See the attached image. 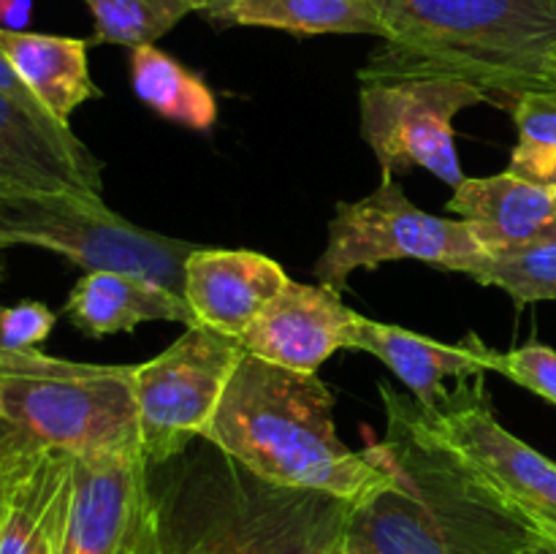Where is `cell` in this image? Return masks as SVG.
<instances>
[{
  "label": "cell",
  "mask_w": 556,
  "mask_h": 554,
  "mask_svg": "<svg viewBox=\"0 0 556 554\" xmlns=\"http://www.w3.org/2000/svg\"><path fill=\"white\" fill-rule=\"evenodd\" d=\"M0 49L27 90L58 123L68 125L71 114L81 103L101 98V90L90 76V60H87L90 41L85 38L0 27Z\"/></svg>",
  "instance_id": "19"
},
{
  "label": "cell",
  "mask_w": 556,
  "mask_h": 554,
  "mask_svg": "<svg viewBox=\"0 0 556 554\" xmlns=\"http://www.w3.org/2000/svg\"><path fill=\"white\" fill-rule=\"evenodd\" d=\"M220 25L271 27L293 36H375L389 38V27L369 0H237Z\"/></svg>",
  "instance_id": "20"
},
{
  "label": "cell",
  "mask_w": 556,
  "mask_h": 554,
  "mask_svg": "<svg viewBox=\"0 0 556 554\" xmlns=\"http://www.w3.org/2000/svg\"><path fill=\"white\" fill-rule=\"evenodd\" d=\"M74 500V456L41 445L5 500L0 554H60Z\"/></svg>",
  "instance_id": "17"
},
{
  "label": "cell",
  "mask_w": 556,
  "mask_h": 554,
  "mask_svg": "<svg viewBox=\"0 0 556 554\" xmlns=\"http://www.w3.org/2000/svg\"><path fill=\"white\" fill-rule=\"evenodd\" d=\"M416 413L427 432L448 445L543 541L556 543V462L500 424L483 375L456 380L440 405L416 402Z\"/></svg>",
  "instance_id": "9"
},
{
  "label": "cell",
  "mask_w": 556,
  "mask_h": 554,
  "mask_svg": "<svg viewBox=\"0 0 556 554\" xmlns=\"http://www.w3.org/2000/svg\"><path fill=\"white\" fill-rule=\"evenodd\" d=\"M275 487L364 505L396 481L383 443L348 449L334 427V394L318 375L244 353L204 438Z\"/></svg>",
  "instance_id": "2"
},
{
  "label": "cell",
  "mask_w": 556,
  "mask_h": 554,
  "mask_svg": "<svg viewBox=\"0 0 556 554\" xmlns=\"http://www.w3.org/2000/svg\"><path fill=\"white\" fill-rule=\"evenodd\" d=\"M519 554H556V543H552V541H535L532 543L530 549H525V552H519Z\"/></svg>",
  "instance_id": "33"
},
{
  "label": "cell",
  "mask_w": 556,
  "mask_h": 554,
  "mask_svg": "<svg viewBox=\"0 0 556 554\" xmlns=\"http://www.w3.org/2000/svg\"><path fill=\"white\" fill-rule=\"evenodd\" d=\"M0 416L71 456L141 449L134 367L68 362L30 351L0 353Z\"/></svg>",
  "instance_id": "5"
},
{
  "label": "cell",
  "mask_w": 556,
  "mask_h": 554,
  "mask_svg": "<svg viewBox=\"0 0 556 554\" xmlns=\"http://www.w3.org/2000/svg\"><path fill=\"white\" fill-rule=\"evenodd\" d=\"M63 315L87 337L130 331L147 320H177L195 326L182 293L128 272H85L68 299Z\"/></svg>",
  "instance_id": "18"
},
{
  "label": "cell",
  "mask_w": 556,
  "mask_h": 554,
  "mask_svg": "<svg viewBox=\"0 0 556 554\" xmlns=\"http://www.w3.org/2000/svg\"><path fill=\"white\" fill-rule=\"evenodd\" d=\"M483 255L465 221L424 212L407 199L400 182L383 179L364 199L337 204L326 248L313 272L320 286L342 291L356 269H378L391 261H424L465 275Z\"/></svg>",
  "instance_id": "7"
},
{
  "label": "cell",
  "mask_w": 556,
  "mask_h": 554,
  "mask_svg": "<svg viewBox=\"0 0 556 554\" xmlns=\"http://www.w3.org/2000/svg\"><path fill=\"white\" fill-rule=\"evenodd\" d=\"M0 244L52 250L85 272H128L182 293L185 261L199 244L134 226L103 199L0 193Z\"/></svg>",
  "instance_id": "6"
},
{
  "label": "cell",
  "mask_w": 556,
  "mask_h": 554,
  "mask_svg": "<svg viewBox=\"0 0 556 554\" xmlns=\"http://www.w3.org/2000/svg\"><path fill=\"white\" fill-rule=\"evenodd\" d=\"M0 92H5V96L14 98L16 103H22L25 109H30L33 114H41V117L54 119L52 114L41 106V101H38V98L27 90V85L20 79V74H16L14 65L9 63V58H5L3 49H0Z\"/></svg>",
  "instance_id": "28"
},
{
  "label": "cell",
  "mask_w": 556,
  "mask_h": 554,
  "mask_svg": "<svg viewBox=\"0 0 556 554\" xmlns=\"http://www.w3.org/2000/svg\"><path fill=\"white\" fill-rule=\"evenodd\" d=\"M288 280L291 277L275 259L255 250L195 248L185 261L182 297L195 326L242 340Z\"/></svg>",
  "instance_id": "14"
},
{
  "label": "cell",
  "mask_w": 556,
  "mask_h": 554,
  "mask_svg": "<svg viewBox=\"0 0 556 554\" xmlns=\"http://www.w3.org/2000/svg\"><path fill=\"white\" fill-rule=\"evenodd\" d=\"M96 33L90 43L141 47L155 43L193 11H204L206 0H85Z\"/></svg>",
  "instance_id": "22"
},
{
  "label": "cell",
  "mask_w": 556,
  "mask_h": 554,
  "mask_svg": "<svg viewBox=\"0 0 556 554\" xmlns=\"http://www.w3.org/2000/svg\"><path fill=\"white\" fill-rule=\"evenodd\" d=\"M383 445L396 481L353 505L348 546L358 554H519L541 541L448 445L427 432L416 400L380 383Z\"/></svg>",
  "instance_id": "1"
},
{
  "label": "cell",
  "mask_w": 556,
  "mask_h": 554,
  "mask_svg": "<svg viewBox=\"0 0 556 554\" xmlns=\"http://www.w3.org/2000/svg\"><path fill=\"white\" fill-rule=\"evenodd\" d=\"M38 449H41L38 440H33L25 429H20L9 418L0 416V521H3L5 500H9L16 476H20L22 467L27 465V459Z\"/></svg>",
  "instance_id": "27"
},
{
  "label": "cell",
  "mask_w": 556,
  "mask_h": 554,
  "mask_svg": "<svg viewBox=\"0 0 556 554\" xmlns=\"http://www.w3.org/2000/svg\"><path fill=\"white\" fill-rule=\"evenodd\" d=\"M157 516L144 451L74 456V500L60 554H125Z\"/></svg>",
  "instance_id": "11"
},
{
  "label": "cell",
  "mask_w": 556,
  "mask_h": 554,
  "mask_svg": "<svg viewBox=\"0 0 556 554\" xmlns=\"http://www.w3.org/2000/svg\"><path fill=\"white\" fill-rule=\"evenodd\" d=\"M543 90H556V47H554L552 58H548V65H546V81H543Z\"/></svg>",
  "instance_id": "32"
},
{
  "label": "cell",
  "mask_w": 556,
  "mask_h": 554,
  "mask_svg": "<svg viewBox=\"0 0 556 554\" xmlns=\"http://www.w3.org/2000/svg\"><path fill=\"white\" fill-rule=\"evenodd\" d=\"M242 342L206 326H188L155 358L134 367L141 451L166 465L204 438L226 386L244 358Z\"/></svg>",
  "instance_id": "10"
},
{
  "label": "cell",
  "mask_w": 556,
  "mask_h": 554,
  "mask_svg": "<svg viewBox=\"0 0 556 554\" xmlns=\"http://www.w3.org/2000/svg\"><path fill=\"white\" fill-rule=\"evenodd\" d=\"M58 315L41 302H22L0 307V353L30 351L52 335Z\"/></svg>",
  "instance_id": "26"
},
{
  "label": "cell",
  "mask_w": 556,
  "mask_h": 554,
  "mask_svg": "<svg viewBox=\"0 0 556 554\" xmlns=\"http://www.w3.org/2000/svg\"><path fill=\"white\" fill-rule=\"evenodd\" d=\"M163 527V525H161ZM163 554H201L193 538H182V541H172L166 530H163Z\"/></svg>",
  "instance_id": "30"
},
{
  "label": "cell",
  "mask_w": 556,
  "mask_h": 554,
  "mask_svg": "<svg viewBox=\"0 0 556 554\" xmlns=\"http://www.w3.org/2000/svg\"><path fill=\"white\" fill-rule=\"evenodd\" d=\"M233 3H237V0H206V16L217 22Z\"/></svg>",
  "instance_id": "31"
},
{
  "label": "cell",
  "mask_w": 556,
  "mask_h": 554,
  "mask_svg": "<svg viewBox=\"0 0 556 554\" xmlns=\"http://www.w3.org/2000/svg\"><path fill=\"white\" fill-rule=\"evenodd\" d=\"M351 348L378 356L421 407H434L445 400L448 378L467 380L492 369V348L478 335H467L459 342H440L364 315L353 320Z\"/></svg>",
  "instance_id": "16"
},
{
  "label": "cell",
  "mask_w": 556,
  "mask_h": 554,
  "mask_svg": "<svg viewBox=\"0 0 556 554\" xmlns=\"http://www.w3.org/2000/svg\"><path fill=\"white\" fill-rule=\"evenodd\" d=\"M340 554H358V552H356V549H351V546H348V541H345V549H342Z\"/></svg>",
  "instance_id": "35"
},
{
  "label": "cell",
  "mask_w": 556,
  "mask_h": 554,
  "mask_svg": "<svg viewBox=\"0 0 556 554\" xmlns=\"http://www.w3.org/2000/svg\"><path fill=\"white\" fill-rule=\"evenodd\" d=\"M519 141L510 152L516 177L556 188V90H530L510 103Z\"/></svg>",
  "instance_id": "23"
},
{
  "label": "cell",
  "mask_w": 556,
  "mask_h": 554,
  "mask_svg": "<svg viewBox=\"0 0 556 554\" xmlns=\"http://www.w3.org/2000/svg\"><path fill=\"white\" fill-rule=\"evenodd\" d=\"M0 193L103 199V163L68 125L0 92Z\"/></svg>",
  "instance_id": "12"
},
{
  "label": "cell",
  "mask_w": 556,
  "mask_h": 554,
  "mask_svg": "<svg viewBox=\"0 0 556 554\" xmlns=\"http://www.w3.org/2000/svg\"><path fill=\"white\" fill-rule=\"evenodd\" d=\"M362 136L372 147L383 179L427 168L456 188L465 179L454 119L465 109L492 103L481 87L454 76L358 79Z\"/></svg>",
  "instance_id": "8"
},
{
  "label": "cell",
  "mask_w": 556,
  "mask_h": 554,
  "mask_svg": "<svg viewBox=\"0 0 556 554\" xmlns=\"http://www.w3.org/2000/svg\"><path fill=\"white\" fill-rule=\"evenodd\" d=\"M492 369L514 383L525 386L532 394L556 405V351L541 342L514 348V351H492Z\"/></svg>",
  "instance_id": "25"
},
{
  "label": "cell",
  "mask_w": 556,
  "mask_h": 554,
  "mask_svg": "<svg viewBox=\"0 0 556 554\" xmlns=\"http://www.w3.org/2000/svg\"><path fill=\"white\" fill-rule=\"evenodd\" d=\"M130 79L136 96L161 117L193 130L215 125L217 98L210 85L155 43L130 49Z\"/></svg>",
  "instance_id": "21"
},
{
  "label": "cell",
  "mask_w": 556,
  "mask_h": 554,
  "mask_svg": "<svg viewBox=\"0 0 556 554\" xmlns=\"http://www.w3.org/2000/svg\"><path fill=\"white\" fill-rule=\"evenodd\" d=\"M389 38L358 79L454 76L494 106L543 90L556 47V0H369Z\"/></svg>",
  "instance_id": "3"
},
{
  "label": "cell",
  "mask_w": 556,
  "mask_h": 554,
  "mask_svg": "<svg viewBox=\"0 0 556 554\" xmlns=\"http://www.w3.org/2000/svg\"><path fill=\"white\" fill-rule=\"evenodd\" d=\"M465 275L481 286L510 293L519 304L556 302V239L516 255H483Z\"/></svg>",
  "instance_id": "24"
},
{
  "label": "cell",
  "mask_w": 556,
  "mask_h": 554,
  "mask_svg": "<svg viewBox=\"0 0 556 554\" xmlns=\"http://www.w3.org/2000/svg\"><path fill=\"white\" fill-rule=\"evenodd\" d=\"M30 11L33 0H0V27H5V30H25Z\"/></svg>",
  "instance_id": "29"
},
{
  "label": "cell",
  "mask_w": 556,
  "mask_h": 554,
  "mask_svg": "<svg viewBox=\"0 0 556 554\" xmlns=\"http://www.w3.org/2000/svg\"><path fill=\"white\" fill-rule=\"evenodd\" d=\"M201 462L204 470L188 465L174 492L199 527L190 538L201 554H340L345 549L351 503L261 481L217 449Z\"/></svg>",
  "instance_id": "4"
},
{
  "label": "cell",
  "mask_w": 556,
  "mask_h": 554,
  "mask_svg": "<svg viewBox=\"0 0 556 554\" xmlns=\"http://www.w3.org/2000/svg\"><path fill=\"white\" fill-rule=\"evenodd\" d=\"M356 315L334 288L288 280L239 342L250 356L293 373L318 375L320 364L340 348H351Z\"/></svg>",
  "instance_id": "13"
},
{
  "label": "cell",
  "mask_w": 556,
  "mask_h": 554,
  "mask_svg": "<svg viewBox=\"0 0 556 554\" xmlns=\"http://www.w3.org/2000/svg\"><path fill=\"white\" fill-rule=\"evenodd\" d=\"M476 234L489 259L516 255L556 239V188L505 168L494 177H465L445 204Z\"/></svg>",
  "instance_id": "15"
},
{
  "label": "cell",
  "mask_w": 556,
  "mask_h": 554,
  "mask_svg": "<svg viewBox=\"0 0 556 554\" xmlns=\"http://www.w3.org/2000/svg\"><path fill=\"white\" fill-rule=\"evenodd\" d=\"M5 250L9 248H3V244H0V255H3ZM3 277H5V266H3V259H0V282H3Z\"/></svg>",
  "instance_id": "34"
}]
</instances>
